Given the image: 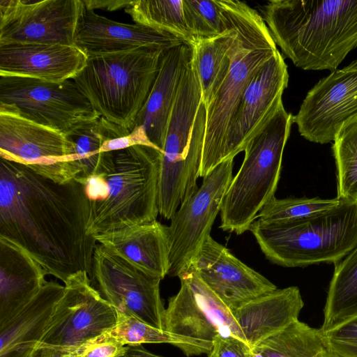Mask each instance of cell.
Here are the masks:
<instances>
[{
  "label": "cell",
  "mask_w": 357,
  "mask_h": 357,
  "mask_svg": "<svg viewBox=\"0 0 357 357\" xmlns=\"http://www.w3.org/2000/svg\"><path fill=\"white\" fill-rule=\"evenodd\" d=\"M135 23L174 34L184 42H197L188 28L183 0H134L124 9Z\"/></svg>",
  "instance_id": "obj_31"
},
{
  "label": "cell",
  "mask_w": 357,
  "mask_h": 357,
  "mask_svg": "<svg viewBox=\"0 0 357 357\" xmlns=\"http://www.w3.org/2000/svg\"><path fill=\"white\" fill-rule=\"evenodd\" d=\"M322 333L331 357H357V315Z\"/></svg>",
  "instance_id": "obj_35"
},
{
  "label": "cell",
  "mask_w": 357,
  "mask_h": 357,
  "mask_svg": "<svg viewBox=\"0 0 357 357\" xmlns=\"http://www.w3.org/2000/svg\"><path fill=\"white\" fill-rule=\"evenodd\" d=\"M225 22L228 31L211 38L199 40L193 45L194 61L206 107L225 79L231 65V48L236 31Z\"/></svg>",
  "instance_id": "obj_28"
},
{
  "label": "cell",
  "mask_w": 357,
  "mask_h": 357,
  "mask_svg": "<svg viewBox=\"0 0 357 357\" xmlns=\"http://www.w3.org/2000/svg\"><path fill=\"white\" fill-rule=\"evenodd\" d=\"M206 107L193 58L183 72L167 128L160 170L158 209L171 219L198 189Z\"/></svg>",
  "instance_id": "obj_4"
},
{
  "label": "cell",
  "mask_w": 357,
  "mask_h": 357,
  "mask_svg": "<svg viewBox=\"0 0 357 357\" xmlns=\"http://www.w3.org/2000/svg\"><path fill=\"white\" fill-rule=\"evenodd\" d=\"M357 315V245L338 263L329 285L320 328L329 331Z\"/></svg>",
  "instance_id": "obj_29"
},
{
  "label": "cell",
  "mask_w": 357,
  "mask_h": 357,
  "mask_svg": "<svg viewBox=\"0 0 357 357\" xmlns=\"http://www.w3.org/2000/svg\"><path fill=\"white\" fill-rule=\"evenodd\" d=\"M293 123L294 116L282 103L248 143L241 166L222 202L220 228L223 231L243 234L275 197L283 151Z\"/></svg>",
  "instance_id": "obj_7"
},
{
  "label": "cell",
  "mask_w": 357,
  "mask_h": 357,
  "mask_svg": "<svg viewBox=\"0 0 357 357\" xmlns=\"http://www.w3.org/2000/svg\"><path fill=\"white\" fill-rule=\"evenodd\" d=\"M0 107L66 135L101 116L73 79L52 82L0 76Z\"/></svg>",
  "instance_id": "obj_9"
},
{
  "label": "cell",
  "mask_w": 357,
  "mask_h": 357,
  "mask_svg": "<svg viewBox=\"0 0 357 357\" xmlns=\"http://www.w3.org/2000/svg\"><path fill=\"white\" fill-rule=\"evenodd\" d=\"M192 51L193 45L185 42L165 51L153 86L133 126L140 128L161 153L181 78Z\"/></svg>",
  "instance_id": "obj_21"
},
{
  "label": "cell",
  "mask_w": 357,
  "mask_h": 357,
  "mask_svg": "<svg viewBox=\"0 0 357 357\" xmlns=\"http://www.w3.org/2000/svg\"><path fill=\"white\" fill-rule=\"evenodd\" d=\"M79 183L84 185L90 204L103 202L109 195L107 175H93Z\"/></svg>",
  "instance_id": "obj_38"
},
{
  "label": "cell",
  "mask_w": 357,
  "mask_h": 357,
  "mask_svg": "<svg viewBox=\"0 0 357 357\" xmlns=\"http://www.w3.org/2000/svg\"><path fill=\"white\" fill-rule=\"evenodd\" d=\"M64 286L46 282L14 317L0 326V357H35Z\"/></svg>",
  "instance_id": "obj_25"
},
{
  "label": "cell",
  "mask_w": 357,
  "mask_h": 357,
  "mask_svg": "<svg viewBox=\"0 0 357 357\" xmlns=\"http://www.w3.org/2000/svg\"><path fill=\"white\" fill-rule=\"evenodd\" d=\"M357 119V59L320 79L294 116L299 133L319 144L334 141L343 126Z\"/></svg>",
  "instance_id": "obj_16"
},
{
  "label": "cell",
  "mask_w": 357,
  "mask_h": 357,
  "mask_svg": "<svg viewBox=\"0 0 357 357\" xmlns=\"http://www.w3.org/2000/svg\"><path fill=\"white\" fill-rule=\"evenodd\" d=\"M84 6L91 10L105 9L107 10H116L124 8L130 4V0L128 1H98V0H82Z\"/></svg>",
  "instance_id": "obj_39"
},
{
  "label": "cell",
  "mask_w": 357,
  "mask_h": 357,
  "mask_svg": "<svg viewBox=\"0 0 357 357\" xmlns=\"http://www.w3.org/2000/svg\"><path fill=\"white\" fill-rule=\"evenodd\" d=\"M90 202L74 179L58 183L0 158V237L24 249L63 283L91 275L96 240L88 233Z\"/></svg>",
  "instance_id": "obj_1"
},
{
  "label": "cell",
  "mask_w": 357,
  "mask_h": 357,
  "mask_svg": "<svg viewBox=\"0 0 357 357\" xmlns=\"http://www.w3.org/2000/svg\"><path fill=\"white\" fill-rule=\"evenodd\" d=\"M226 22L236 31L229 72L206 107V123L199 177L223 162L229 126L255 75L278 51L259 13L245 3L217 0Z\"/></svg>",
  "instance_id": "obj_3"
},
{
  "label": "cell",
  "mask_w": 357,
  "mask_h": 357,
  "mask_svg": "<svg viewBox=\"0 0 357 357\" xmlns=\"http://www.w3.org/2000/svg\"><path fill=\"white\" fill-rule=\"evenodd\" d=\"M162 153L135 145L113 151L107 198L90 204L88 233L93 237L156 220Z\"/></svg>",
  "instance_id": "obj_8"
},
{
  "label": "cell",
  "mask_w": 357,
  "mask_h": 357,
  "mask_svg": "<svg viewBox=\"0 0 357 357\" xmlns=\"http://www.w3.org/2000/svg\"><path fill=\"white\" fill-rule=\"evenodd\" d=\"M178 278L180 289L168 300L164 330L211 342L218 336L234 337L247 344L232 311L206 287L191 266Z\"/></svg>",
  "instance_id": "obj_15"
},
{
  "label": "cell",
  "mask_w": 357,
  "mask_h": 357,
  "mask_svg": "<svg viewBox=\"0 0 357 357\" xmlns=\"http://www.w3.org/2000/svg\"><path fill=\"white\" fill-rule=\"evenodd\" d=\"M130 131L99 116L66 134L73 145L76 160L82 169L81 174L75 180L79 182L93 175L107 176L113 165V151L103 152V144Z\"/></svg>",
  "instance_id": "obj_26"
},
{
  "label": "cell",
  "mask_w": 357,
  "mask_h": 357,
  "mask_svg": "<svg viewBox=\"0 0 357 357\" xmlns=\"http://www.w3.org/2000/svg\"><path fill=\"white\" fill-rule=\"evenodd\" d=\"M0 158L20 163L58 183L82 173L66 134L0 107Z\"/></svg>",
  "instance_id": "obj_10"
},
{
  "label": "cell",
  "mask_w": 357,
  "mask_h": 357,
  "mask_svg": "<svg viewBox=\"0 0 357 357\" xmlns=\"http://www.w3.org/2000/svg\"><path fill=\"white\" fill-rule=\"evenodd\" d=\"M266 258L284 267L337 264L357 245V200L286 222L255 220L248 229Z\"/></svg>",
  "instance_id": "obj_5"
},
{
  "label": "cell",
  "mask_w": 357,
  "mask_h": 357,
  "mask_svg": "<svg viewBox=\"0 0 357 357\" xmlns=\"http://www.w3.org/2000/svg\"><path fill=\"white\" fill-rule=\"evenodd\" d=\"M255 347L264 357H331L320 328L298 319Z\"/></svg>",
  "instance_id": "obj_30"
},
{
  "label": "cell",
  "mask_w": 357,
  "mask_h": 357,
  "mask_svg": "<svg viewBox=\"0 0 357 357\" xmlns=\"http://www.w3.org/2000/svg\"><path fill=\"white\" fill-rule=\"evenodd\" d=\"M35 357H79L73 352H66L56 350H40Z\"/></svg>",
  "instance_id": "obj_41"
},
{
  "label": "cell",
  "mask_w": 357,
  "mask_h": 357,
  "mask_svg": "<svg viewBox=\"0 0 357 357\" xmlns=\"http://www.w3.org/2000/svg\"><path fill=\"white\" fill-rule=\"evenodd\" d=\"M128 346L110 342H86L66 352H73L79 357H123Z\"/></svg>",
  "instance_id": "obj_37"
},
{
  "label": "cell",
  "mask_w": 357,
  "mask_h": 357,
  "mask_svg": "<svg viewBox=\"0 0 357 357\" xmlns=\"http://www.w3.org/2000/svg\"><path fill=\"white\" fill-rule=\"evenodd\" d=\"M234 159L225 161L203 178L201 185L176 211L169 226V269L178 277L192 264L220 211L233 178Z\"/></svg>",
  "instance_id": "obj_12"
},
{
  "label": "cell",
  "mask_w": 357,
  "mask_h": 357,
  "mask_svg": "<svg viewBox=\"0 0 357 357\" xmlns=\"http://www.w3.org/2000/svg\"><path fill=\"white\" fill-rule=\"evenodd\" d=\"M183 43L178 36L164 31L108 19L87 8L84 4L75 40V45L88 57L142 47L169 49Z\"/></svg>",
  "instance_id": "obj_19"
},
{
  "label": "cell",
  "mask_w": 357,
  "mask_h": 357,
  "mask_svg": "<svg viewBox=\"0 0 357 357\" xmlns=\"http://www.w3.org/2000/svg\"><path fill=\"white\" fill-rule=\"evenodd\" d=\"M332 149L337 179V197L357 200V119L337 132Z\"/></svg>",
  "instance_id": "obj_32"
},
{
  "label": "cell",
  "mask_w": 357,
  "mask_h": 357,
  "mask_svg": "<svg viewBox=\"0 0 357 357\" xmlns=\"http://www.w3.org/2000/svg\"><path fill=\"white\" fill-rule=\"evenodd\" d=\"M91 277L96 289L116 310L164 330L165 308L160 293V279L100 243L95 248Z\"/></svg>",
  "instance_id": "obj_13"
},
{
  "label": "cell",
  "mask_w": 357,
  "mask_h": 357,
  "mask_svg": "<svg viewBox=\"0 0 357 357\" xmlns=\"http://www.w3.org/2000/svg\"><path fill=\"white\" fill-rule=\"evenodd\" d=\"M264 22L282 53L305 70H335L357 47V0H272Z\"/></svg>",
  "instance_id": "obj_2"
},
{
  "label": "cell",
  "mask_w": 357,
  "mask_h": 357,
  "mask_svg": "<svg viewBox=\"0 0 357 357\" xmlns=\"http://www.w3.org/2000/svg\"><path fill=\"white\" fill-rule=\"evenodd\" d=\"M82 0H0V45H75Z\"/></svg>",
  "instance_id": "obj_14"
},
{
  "label": "cell",
  "mask_w": 357,
  "mask_h": 357,
  "mask_svg": "<svg viewBox=\"0 0 357 357\" xmlns=\"http://www.w3.org/2000/svg\"><path fill=\"white\" fill-rule=\"evenodd\" d=\"M137 268L161 280L169 269V227L154 220L94 236Z\"/></svg>",
  "instance_id": "obj_22"
},
{
  "label": "cell",
  "mask_w": 357,
  "mask_h": 357,
  "mask_svg": "<svg viewBox=\"0 0 357 357\" xmlns=\"http://www.w3.org/2000/svg\"><path fill=\"white\" fill-rule=\"evenodd\" d=\"M46 272L24 249L0 237V326L18 314L46 283Z\"/></svg>",
  "instance_id": "obj_24"
},
{
  "label": "cell",
  "mask_w": 357,
  "mask_h": 357,
  "mask_svg": "<svg viewBox=\"0 0 357 357\" xmlns=\"http://www.w3.org/2000/svg\"><path fill=\"white\" fill-rule=\"evenodd\" d=\"M123 357H163L154 354L146 350L142 345L128 346V349Z\"/></svg>",
  "instance_id": "obj_40"
},
{
  "label": "cell",
  "mask_w": 357,
  "mask_h": 357,
  "mask_svg": "<svg viewBox=\"0 0 357 357\" xmlns=\"http://www.w3.org/2000/svg\"><path fill=\"white\" fill-rule=\"evenodd\" d=\"M212 343L208 357H252L250 346L236 337L218 336Z\"/></svg>",
  "instance_id": "obj_36"
},
{
  "label": "cell",
  "mask_w": 357,
  "mask_h": 357,
  "mask_svg": "<svg viewBox=\"0 0 357 357\" xmlns=\"http://www.w3.org/2000/svg\"><path fill=\"white\" fill-rule=\"evenodd\" d=\"M87 59L75 45H0V76L60 82L73 79L85 67Z\"/></svg>",
  "instance_id": "obj_20"
},
{
  "label": "cell",
  "mask_w": 357,
  "mask_h": 357,
  "mask_svg": "<svg viewBox=\"0 0 357 357\" xmlns=\"http://www.w3.org/2000/svg\"><path fill=\"white\" fill-rule=\"evenodd\" d=\"M303 305L299 289L291 286L254 298L232 313L252 349L298 320Z\"/></svg>",
  "instance_id": "obj_23"
},
{
  "label": "cell",
  "mask_w": 357,
  "mask_h": 357,
  "mask_svg": "<svg viewBox=\"0 0 357 357\" xmlns=\"http://www.w3.org/2000/svg\"><path fill=\"white\" fill-rule=\"evenodd\" d=\"M288 81L287 66L278 50L255 75L242 96L227 133L224 162L244 151L273 116L282 103Z\"/></svg>",
  "instance_id": "obj_17"
},
{
  "label": "cell",
  "mask_w": 357,
  "mask_h": 357,
  "mask_svg": "<svg viewBox=\"0 0 357 357\" xmlns=\"http://www.w3.org/2000/svg\"><path fill=\"white\" fill-rule=\"evenodd\" d=\"M167 50L142 47L91 56L73 80L100 116L132 130Z\"/></svg>",
  "instance_id": "obj_6"
},
{
  "label": "cell",
  "mask_w": 357,
  "mask_h": 357,
  "mask_svg": "<svg viewBox=\"0 0 357 357\" xmlns=\"http://www.w3.org/2000/svg\"><path fill=\"white\" fill-rule=\"evenodd\" d=\"M116 321L115 308L93 286L89 275L76 273L64 282L63 293L36 354L40 350L75 349L112 328Z\"/></svg>",
  "instance_id": "obj_11"
},
{
  "label": "cell",
  "mask_w": 357,
  "mask_h": 357,
  "mask_svg": "<svg viewBox=\"0 0 357 357\" xmlns=\"http://www.w3.org/2000/svg\"><path fill=\"white\" fill-rule=\"evenodd\" d=\"M191 266L206 287L231 311L277 287L207 237Z\"/></svg>",
  "instance_id": "obj_18"
},
{
  "label": "cell",
  "mask_w": 357,
  "mask_h": 357,
  "mask_svg": "<svg viewBox=\"0 0 357 357\" xmlns=\"http://www.w3.org/2000/svg\"><path fill=\"white\" fill-rule=\"evenodd\" d=\"M342 199L285 198L270 200L256 220L264 222H286L298 220L326 211L338 205Z\"/></svg>",
  "instance_id": "obj_33"
},
{
  "label": "cell",
  "mask_w": 357,
  "mask_h": 357,
  "mask_svg": "<svg viewBox=\"0 0 357 357\" xmlns=\"http://www.w3.org/2000/svg\"><path fill=\"white\" fill-rule=\"evenodd\" d=\"M116 312L114 326L87 342L110 341L123 346L167 343L178 348L188 357L208 354L212 348L211 342L180 336L152 326L132 314Z\"/></svg>",
  "instance_id": "obj_27"
},
{
  "label": "cell",
  "mask_w": 357,
  "mask_h": 357,
  "mask_svg": "<svg viewBox=\"0 0 357 357\" xmlns=\"http://www.w3.org/2000/svg\"><path fill=\"white\" fill-rule=\"evenodd\" d=\"M185 20L196 40L228 31L217 0H183Z\"/></svg>",
  "instance_id": "obj_34"
}]
</instances>
